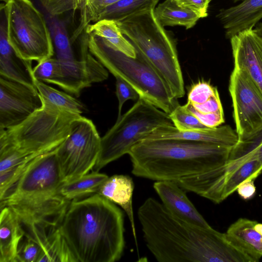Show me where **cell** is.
<instances>
[{"instance_id": "cell-11", "label": "cell", "mask_w": 262, "mask_h": 262, "mask_svg": "<svg viewBox=\"0 0 262 262\" xmlns=\"http://www.w3.org/2000/svg\"><path fill=\"white\" fill-rule=\"evenodd\" d=\"M262 172V162L254 155L246 154L228 159L222 165L194 178L189 191L219 204L243 182L255 179Z\"/></svg>"}, {"instance_id": "cell-40", "label": "cell", "mask_w": 262, "mask_h": 262, "mask_svg": "<svg viewBox=\"0 0 262 262\" xmlns=\"http://www.w3.org/2000/svg\"><path fill=\"white\" fill-rule=\"evenodd\" d=\"M234 2H237V1H242V0H233Z\"/></svg>"}, {"instance_id": "cell-34", "label": "cell", "mask_w": 262, "mask_h": 262, "mask_svg": "<svg viewBox=\"0 0 262 262\" xmlns=\"http://www.w3.org/2000/svg\"><path fill=\"white\" fill-rule=\"evenodd\" d=\"M116 93L118 100V114L117 118L121 116L123 105L128 100H136L139 98L137 92L127 82L119 77H115Z\"/></svg>"}, {"instance_id": "cell-9", "label": "cell", "mask_w": 262, "mask_h": 262, "mask_svg": "<svg viewBox=\"0 0 262 262\" xmlns=\"http://www.w3.org/2000/svg\"><path fill=\"white\" fill-rule=\"evenodd\" d=\"M165 125H173L169 114L139 98L101 138V150L94 171H99L108 163L128 154L145 135Z\"/></svg>"}, {"instance_id": "cell-39", "label": "cell", "mask_w": 262, "mask_h": 262, "mask_svg": "<svg viewBox=\"0 0 262 262\" xmlns=\"http://www.w3.org/2000/svg\"><path fill=\"white\" fill-rule=\"evenodd\" d=\"M255 230L262 236V223H257L254 226Z\"/></svg>"}, {"instance_id": "cell-23", "label": "cell", "mask_w": 262, "mask_h": 262, "mask_svg": "<svg viewBox=\"0 0 262 262\" xmlns=\"http://www.w3.org/2000/svg\"><path fill=\"white\" fill-rule=\"evenodd\" d=\"M25 231L16 214L9 207H1L0 262H16L18 246Z\"/></svg>"}, {"instance_id": "cell-20", "label": "cell", "mask_w": 262, "mask_h": 262, "mask_svg": "<svg viewBox=\"0 0 262 262\" xmlns=\"http://www.w3.org/2000/svg\"><path fill=\"white\" fill-rule=\"evenodd\" d=\"M33 69L32 61L20 57L9 44L4 14L0 27V75L36 87Z\"/></svg>"}, {"instance_id": "cell-19", "label": "cell", "mask_w": 262, "mask_h": 262, "mask_svg": "<svg viewBox=\"0 0 262 262\" xmlns=\"http://www.w3.org/2000/svg\"><path fill=\"white\" fill-rule=\"evenodd\" d=\"M216 17L230 38L244 30L251 29L262 18V0H242L239 4L221 9Z\"/></svg>"}, {"instance_id": "cell-24", "label": "cell", "mask_w": 262, "mask_h": 262, "mask_svg": "<svg viewBox=\"0 0 262 262\" xmlns=\"http://www.w3.org/2000/svg\"><path fill=\"white\" fill-rule=\"evenodd\" d=\"M87 34L102 37L111 45L125 55L136 57V50L122 34L117 23L113 20L103 19L89 24L84 29Z\"/></svg>"}, {"instance_id": "cell-8", "label": "cell", "mask_w": 262, "mask_h": 262, "mask_svg": "<svg viewBox=\"0 0 262 262\" xmlns=\"http://www.w3.org/2000/svg\"><path fill=\"white\" fill-rule=\"evenodd\" d=\"M1 10L8 42L18 56L38 63L52 57L54 48L46 19L30 0H9Z\"/></svg>"}, {"instance_id": "cell-16", "label": "cell", "mask_w": 262, "mask_h": 262, "mask_svg": "<svg viewBox=\"0 0 262 262\" xmlns=\"http://www.w3.org/2000/svg\"><path fill=\"white\" fill-rule=\"evenodd\" d=\"M167 139L199 141L229 147H233L239 140L236 130L228 125L194 131H180L173 125H165L145 135L142 140Z\"/></svg>"}, {"instance_id": "cell-29", "label": "cell", "mask_w": 262, "mask_h": 262, "mask_svg": "<svg viewBox=\"0 0 262 262\" xmlns=\"http://www.w3.org/2000/svg\"><path fill=\"white\" fill-rule=\"evenodd\" d=\"M184 106L208 127H217L224 122V113L219 93L199 103L187 102Z\"/></svg>"}, {"instance_id": "cell-1", "label": "cell", "mask_w": 262, "mask_h": 262, "mask_svg": "<svg viewBox=\"0 0 262 262\" xmlns=\"http://www.w3.org/2000/svg\"><path fill=\"white\" fill-rule=\"evenodd\" d=\"M137 213L146 246L158 261L251 262L225 233L182 220L153 198Z\"/></svg>"}, {"instance_id": "cell-17", "label": "cell", "mask_w": 262, "mask_h": 262, "mask_svg": "<svg viewBox=\"0 0 262 262\" xmlns=\"http://www.w3.org/2000/svg\"><path fill=\"white\" fill-rule=\"evenodd\" d=\"M154 188L163 205L172 215L198 226L211 227L176 183L156 181L154 184Z\"/></svg>"}, {"instance_id": "cell-4", "label": "cell", "mask_w": 262, "mask_h": 262, "mask_svg": "<svg viewBox=\"0 0 262 262\" xmlns=\"http://www.w3.org/2000/svg\"><path fill=\"white\" fill-rule=\"evenodd\" d=\"M57 148L36 158L0 199L1 207L11 208L23 228L60 226L71 202L60 193L63 181Z\"/></svg>"}, {"instance_id": "cell-22", "label": "cell", "mask_w": 262, "mask_h": 262, "mask_svg": "<svg viewBox=\"0 0 262 262\" xmlns=\"http://www.w3.org/2000/svg\"><path fill=\"white\" fill-rule=\"evenodd\" d=\"M134 184L132 178L127 175L115 174L108 177L100 186L97 193L115 204L125 211L131 225L136 246L137 241L133 209V194Z\"/></svg>"}, {"instance_id": "cell-36", "label": "cell", "mask_w": 262, "mask_h": 262, "mask_svg": "<svg viewBox=\"0 0 262 262\" xmlns=\"http://www.w3.org/2000/svg\"><path fill=\"white\" fill-rule=\"evenodd\" d=\"M244 143L247 149L262 162V128L246 138Z\"/></svg>"}, {"instance_id": "cell-25", "label": "cell", "mask_w": 262, "mask_h": 262, "mask_svg": "<svg viewBox=\"0 0 262 262\" xmlns=\"http://www.w3.org/2000/svg\"><path fill=\"white\" fill-rule=\"evenodd\" d=\"M155 16L163 27L181 26L191 28L201 18L193 11L179 5L174 0H165L154 10Z\"/></svg>"}, {"instance_id": "cell-33", "label": "cell", "mask_w": 262, "mask_h": 262, "mask_svg": "<svg viewBox=\"0 0 262 262\" xmlns=\"http://www.w3.org/2000/svg\"><path fill=\"white\" fill-rule=\"evenodd\" d=\"M26 237L18 246L16 262H37L41 252L40 247L32 238Z\"/></svg>"}, {"instance_id": "cell-3", "label": "cell", "mask_w": 262, "mask_h": 262, "mask_svg": "<svg viewBox=\"0 0 262 262\" xmlns=\"http://www.w3.org/2000/svg\"><path fill=\"white\" fill-rule=\"evenodd\" d=\"M231 148L185 139L146 140L135 144L128 154L136 176L178 183L222 165Z\"/></svg>"}, {"instance_id": "cell-26", "label": "cell", "mask_w": 262, "mask_h": 262, "mask_svg": "<svg viewBox=\"0 0 262 262\" xmlns=\"http://www.w3.org/2000/svg\"><path fill=\"white\" fill-rule=\"evenodd\" d=\"M35 85L40 96L42 105L77 115H81L83 113L84 110L83 104L74 97L41 81L35 79Z\"/></svg>"}, {"instance_id": "cell-31", "label": "cell", "mask_w": 262, "mask_h": 262, "mask_svg": "<svg viewBox=\"0 0 262 262\" xmlns=\"http://www.w3.org/2000/svg\"><path fill=\"white\" fill-rule=\"evenodd\" d=\"M169 116L173 125L180 131L200 130L210 128L203 124L184 105L178 104Z\"/></svg>"}, {"instance_id": "cell-14", "label": "cell", "mask_w": 262, "mask_h": 262, "mask_svg": "<svg viewBox=\"0 0 262 262\" xmlns=\"http://www.w3.org/2000/svg\"><path fill=\"white\" fill-rule=\"evenodd\" d=\"M42 106L36 87L0 75V129L20 123Z\"/></svg>"}, {"instance_id": "cell-5", "label": "cell", "mask_w": 262, "mask_h": 262, "mask_svg": "<svg viewBox=\"0 0 262 262\" xmlns=\"http://www.w3.org/2000/svg\"><path fill=\"white\" fill-rule=\"evenodd\" d=\"M87 37L90 52L115 77L130 85L139 98L168 114L179 104L161 76L136 49V57H131L102 37L91 33Z\"/></svg>"}, {"instance_id": "cell-6", "label": "cell", "mask_w": 262, "mask_h": 262, "mask_svg": "<svg viewBox=\"0 0 262 262\" xmlns=\"http://www.w3.org/2000/svg\"><path fill=\"white\" fill-rule=\"evenodd\" d=\"M155 9L116 22L122 34L161 76L177 99L185 95L176 44Z\"/></svg>"}, {"instance_id": "cell-12", "label": "cell", "mask_w": 262, "mask_h": 262, "mask_svg": "<svg viewBox=\"0 0 262 262\" xmlns=\"http://www.w3.org/2000/svg\"><path fill=\"white\" fill-rule=\"evenodd\" d=\"M33 76L35 80L57 85L78 97L84 89L107 79L108 73L89 51L82 59L73 62L51 57L39 62L33 69Z\"/></svg>"}, {"instance_id": "cell-7", "label": "cell", "mask_w": 262, "mask_h": 262, "mask_svg": "<svg viewBox=\"0 0 262 262\" xmlns=\"http://www.w3.org/2000/svg\"><path fill=\"white\" fill-rule=\"evenodd\" d=\"M81 116L42 105L20 123L0 129V150L11 149L26 157H37L59 146Z\"/></svg>"}, {"instance_id": "cell-35", "label": "cell", "mask_w": 262, "mask_h": 262, "mask_svg": "<svg viewBox=\"0 0 262 262\" xmlns=\"http://www.w3.org/2000/svg\"><path fill=\"white\" fill-rule=\"evenodd\" d=\"M179 5L195 12L200 18L208 16V8L211 0H174Z\"/></svg>"}, {"instance_id": "cell-32", "label": "cell", "mask_w": 262, "mask_h": 262, "mask_svg": "<svg viewBox=\"0 0 262 262\" xmlns=\"http://www.w3.org/2000/svg\"><path fill=\"white\" fill-rule=\"evenodd\" d=\"M47 13L58 16L68 11L81 10L88 0H38Z\"/></svg>"}, {"instance_id": "cell-2", "label": "cell", "mask_w": 262, "mask_h": 262, "mask_svg": "<svg viewBox=\"0 0 262 262\" xmlns=\"http://www.w3.org/2000/svg\"><path fill=\"white\" fill-rule=\"evenodd\" d=\"M60 228L77 262H115L122 256L123 212L98 193L71 201Z\"/></svg>"}, {"instance_id": "cell-28", "label": "cell", "mask_w": 262, "mask_h": 262, "mask_svg": "<svg viewBox=\"0 0 262 262\" xmlns=\"http://www.w3.org/2000/svg\"><path fill=\"white\" fill-rule=\"evenodd\" d=\"M108 177L104 173L94 171L75 180L63 182L60 187V193L69 201L96 193L100 186Z\"/></svg>"}, {"instance_id": "cell-30", "label": "cell", "mask_w": 262, "mask_h": 262, "mask_svg": "<svg viewBox=\"0 0 262 262\" xmlns=\"http://www.w3.org/2000/svg\"><path fill=\"white\" fill-rule=\"evenodd\" d=\"M46 20L52 39L56 58L62 61L78 60L72 47L64 24L57 16L47 13Z\"/></svg>"}, {"instance_id": "cell-37", "label": "cell", "mask_w": 262, "mask_h": 262, "mask_svg": "<svg viewBox=\"0 0 262 262\" xmlns=\"http://www.w3.org/2000/svg\"><path fill=\"white\" fill-rule=\"evenodd\" d=\"M254 179H249L242 182L237 188L238 195L243 199L248 200L252 198L256 192Z\"/></svg>"}, {"instance_id": "cell-15", "label": "cell", "mask_w": 262, "mask_h": 262, "mask_svg": "<svg viewBox=\"0 0 262 262\" xmlns=\"http://www.w3.org/2000/svg\"><path fill=\"white\" fill-rule=\"evenodd\" d=\"M230 39L234 68L246 72L262 93V37L253 28Z\"/></svg>"}, {"instance_id": "cell-27", "label": "cell", "mask_w": 262, "mask_h": 262, "mask_svg": "<svg viewBox=\"0 0 262 262\" xmlns=\"http://www.w3.org/2000/svg\"><path fill=\"white\" fill-rule=\"evenodd\" d=\"M159 1L119 0L103 9L97 16L96 21L103 19L120 21L155 9Z\"/></svg>"}, {"instance_id": "cell-21", "label": "cell", "mask_w": 262, "mask_h": 262, "mask_svg": "<svg viewBox=\"0 0 262 262\" xmlns=\"http://www.w3.org/2000/svg\"><path fill=\"white\" fill-rule=\"evenodd\" d=\"M257 223L248 219L239 218L225 233L227 240L251 262L258 261L262 257V236L254 229Z\"/></svg>"}, {"instance_id": "cell-10", "label": "cell", "mask_w": 262, "mask_h": 262, "mask_svg": "<svg viewBox=\"0 0 262 262\" xmlns=\"http://www.w3.org/2000/svg\"><path fill=\"white\" fill-rule=\"evenodd\" d=\"M101 140L91 120L81 116L74 122L70 134L56 149L63 182L75 180L94 169L100 154Z\"/></svg>"}, {"instance_id": "cell-38", "label": "cell", "mask_w": 262, "mask_h": 262, "mask_svg": "<svg viewBox=\"0 0 262 262\" xmlns=\"http://www.w3.org/2000/svg\"><path fill=\"white\" fill-rule=\"evenodd\" d=\"M254 29L262 37V23H258L254 27Z\"/></svg>"}, {"instance_id": "cell-13", "label": "cell", "mask_w": 262, "mask_h": 262, "mask_svg": "<svg viewBox=\"0 0 262 262\" xmlns=\"http://www.w3.org/2000/svg\"><path fill=\"white\" fill-rule=\"evenodd\" d=\"M229 90L235 130L239 140H243L262 128V93L246 72L235 68Z\"/></svg>"}, {"instance_id": "cell-18", "label": "cell", "mask_w": 262, "mask_h": 262, "mask_svg": "<svg viewBox=\"0 0 262 262\" xmlns=\"http://www.w3.org/2000/svg\"><path fill=\"white\" fill-rule=\"evenodd\" d=\"M24 230L25 236L34 239L40 247L37 262H77L60 226L43 228L31 226Z\"/></svg>"}]
</instances>
